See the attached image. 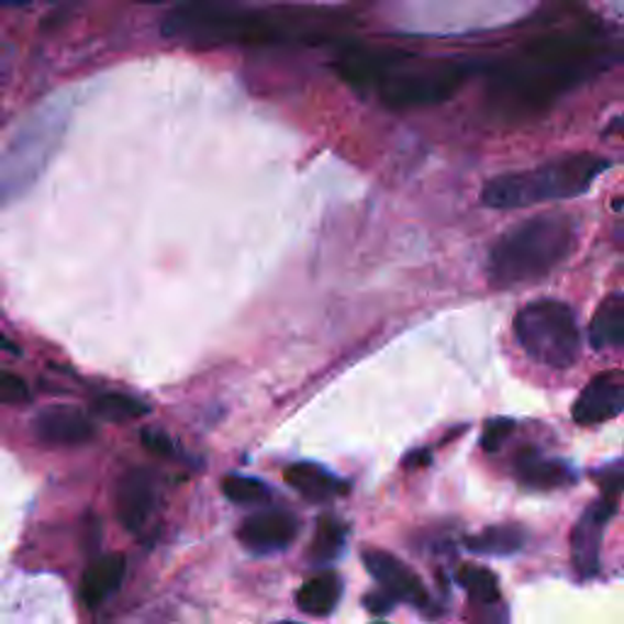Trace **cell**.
<instances>
[{
	"label": "cell",
	"instance_id": "cell-1",
	"mask_svg": "<svg viewBox=\"0 0 624 624\" xmlns=\"http://www.w3.org/2000/svg\"><path fill=\"white\" fill-rule=\"evenodd\" d=\"M603 47L595 30L556 27L534 35L488 69V98L508 115H532L593 76Z\"/></svg>",
	"mask_w": 624,
	"mask_h": 624
},
{
	"label": "cell",
	"instance_id": "cell-2",
	"mask_svg": "<svg viewBox=\"0 0 624 624\" xmlns=\"http://www.w3.org/2000/svg\"><path fill=\"white\" fill-rule=\"evenodd\" d=\"M322 10L261 8L242 0H186L164 20V35L191 47H278L325 32Z\"/></svg>",
	"mask_w": 624,
	"mask_h": 624
},
{
	"label": "cell",
	"instance_id": "cell-3",
	"mask_svg": "<svg viewBox=\"0 0 624 624\" xmlns=\"http://www.w3.org/2000/svg\"><path fill=\"white\" fill-rule=\"evenodd\" d=\"M339 78L359 91H374L393 110L444 103L464 83L466 66L454 59L420 57L400 47L356 42L334 62Z\"/></svg>",
	"mask_w": 624,
	"mask_h": 624
},
{
	"label": "cell",
	"instance_id": "cell-4",
	"mask_svg": "<svg viewBox=\"0 0 624 624\" xmlns=\"http://www.w3.org/2000/svg\"><path fill=\"white\" fill-rule=\"evenodd\" d=\"M578 225L566 213H546L510 227L488 256V278L495 288L539 281L568 259Z\"/></svg>",
	"mask_w": 624,
	"mask_h": 624
},
{
	"label": "cell",
	"instance_id": "cell-5",
	"mask_svg": "<svg viewBox=\"0 0 624 624\" xmlns=\"http://www.w3.org/2000/svg\"><path fill=\"white\" fill-rule=\"evenodd\" d=\"M610 169V161L595 154H573L546 161L527 171L503 174L483 186V205L495 210L532 208L549 200L583 196L595 178Z\"/></svg>",
	"mask_w": 624,
	"mask_h": 624
},
{
	"label": "cell",
	"instance_id": "cell-6",
	"mask_svg": "<svg viewBox=\"0 0 624 624\" xmlns=\"http://www.w3.org/2000/svg\"><path fill=\"white\" fill-rule=\"evenodd\" d=\"M515 337L520 347L549 369H571L581 356V330L571 305L542 298L527 303L515 315Z\"/></svg>",
	"mask_w": 624,
	"mask_h": 624
},
{
	"label": "cell",
	"instance_id": "cell-7",
	"mask_svg": "<svg viewBox=\"0 0 624 624\" xmlns=\"http://www.w3.org/2000/svg\"><path fill=\"white\" fill-rule=\"evenodd\" d=\"M620 498L600 495L595 503H590L581 520L571 532V564L581 581L595 578L600 573V551H603V537L608 522L617 515Z\"/></svg>",
	"mask_w": 624,
	"mask_h": 624
},
{
	"label": "cell",
	"instance_id": "cell-8",
	"mask_svg": "<svg viewBox=\"0 0 624 624\" xmlns=\"http://www.w3.org/2000/svg\"><path fill=\"white\" fill-rule=\"evenodd\" d=\"M364 566L369 571L378 586H381L386 593L393 595L398 603H408L417 610H432V598L427 593L425 583L420 581V576L415 571L395 559L393 554L381 551V549H371L364 551Z\"/></svg>",
	"mask_w": 624,
	"mask_h": 624
},
{
	"label": "cell",
	"instance_id": "cell-9",
	"mask_svg": "<svg viewBox=\"0 0 624 624\" xmlns=\"http://www.w3.org/2000/svg\"><path fill=\"white\" fill-rule=\"evenodd\" d=\"M624 412V371L610 369L590 378L573 403V420L590 427L617 417Z\"/></svg>",
	"mask_w": 624,
	"mask_h": 624
},
{
	"label": "cell",
	"instance_id": "cell-10",
	"mask_svg": "<svg viewBox=\"0 0 624 624\" xmlns=\"http://www.w3.org/2000/svg\"><path fill=\"white\" fill-rule=\"evenodd\" d=\"M298 520L286 510H261L247 517L237 530V539L244 549L256 556L283 551L298 537Z\"/></svg>",
	"mask_w": 624,
	"mask_h": 624
},
{
	"label": "cell",
	"instance_id": "cell-11",
	"mask_svg": "<svg viewBox=\"0 0 624 624\" xmlns=\"http://www.w3.org/2000/svg\"><path fill=\"white\" fill-rule=\"evenodd\" d=\"M32 432L44 447H81L96 437V425L78 408L49 405L32 420Z\"/></svg>",
	"mask_w": 624,
	"mask_h": 624
},
{
	"label": "cell",
	"instance_id": "cell-12",
	"mask_svg": "<svg viewBox=\"0 0 624 624\" xmlns=\"http://www.w3.org/2000/svg\"><path fill=\"white\" fill-rule=\"evenodd\" d=\"M156 508V481L144 468H132L118 481L115 510L120 525L127 532H140Z\"/></svg>",
	"mask_w": 624,
	"mask_h": 624
},
{
	"label": "cell",
	"instance_id": "cell-13",
	"mask_svg": "<svg viewBox=\"0 0 624 624\" xmlns=\"http://www.w3.org/2000/svg\"><path fill=\"white\" fill-rule=\"evenodd\" d=\"M515 473L522 486L551 490V488H566L576 481V471L571 464L561 459H549L537 449H525L517 454L515 459Z\"/></svg>",
	"mask_w": 624,
	"mask_h": 624
},
{
	"label": "cell",
	"instance_id": "cell-14",
	"mask_svg": "<svg viewBox=\"0 0 624 624\" xmlns=\"http://www.w3.org/2000/svg\"><path fill=\"white\" fill-rule=\"evenodd\" d=\"M125 571H127V561L122 554H108L96 559L86 568V573L81 578L83 605L86 608L103 605L110 595L118 593L122 578H125Z\"/></svg>",
	"mask_w": 624,
	"mask_h": 624
},
{
	"label": "cell",
	"instance_id": "cell-15",
	"mask_svg": "<svg viewBox=\"0 0 624 624\" xmlns=\"http://www.w3.org/2000/svg\"><path fill=\"white\" fill-rule=\"evenodd\" d=\"M286 483L296 488L310 503H330V500L347 493V483L339 481L322 466L315 464H293L286 468Z\"/></svg>",
	"mask_w": 624,
	"mask_h": 624
},
{
	"label": "cell",
	"instance_id": "cell-16",
	"mask_svg": "<svg viewBox=\"0 0 624 624\" xmlns=\"http://www.w3.org/2000/svg\"><path fill=\"white\" fill-rule=\"evenodd\" d=\"M590 344L595 349H624V293H612L600 303L590 322Z\"/></svg>",
	"mask_w": 624,
	"mask_h": 624
},
{
	"label": "cell",
	"instance_id": "cell-17",
	"mask_svg": "<svg viewBox=\"0 0 624 624\" xmlns=\"http://www.w3.org/2000/svg\"><path fill=\"white\" fill-rule=\"evenodd\" d=\"M342 595V581L334 573L325 571L320 576H312L298 588L296 605L300 612L312 617H325L337 608Z\"/></svg>",
	"mask_w": 624,
	"mask_h": 624
},
{
	"label": "cell",
	"instance_id": "cell-18",
	"mask_svg": "<svg viewBox=\"0 0 624 624\" xmlns=\"http://www.w3.org/2000/svg\"><path fill=\"white\" fill-rule=\"evenodd\" d=\"M527 542V534L515 525H495L483 532L466 537L464 544L468 551L481 554V556H510L517 554Z\"/></svg>",
	"mask_w": 624,
	"mask_h": 624
},
{
	"label": "cell",
	"instance_id": "cell-19",
	"mask_svg": "<svg viewBox=\"0 0 624 624\" xmlns=\"http://www.w3.org/2000/svg\"><path fill=\"white\" fill-rule=\"evenodd\" d=\"M344 542H347V527L334 517H322L317 522L315 539H312L310 546V559L317 566L332 564L342 554Z\"/></svg>",
	"mask_w": 624,
	"mask_h": 624
},
{
	"label": "cell",
	"instance_id": "cell-20",
	"mask_svg": "<svg viewBox=\"0 0 624 624\" xmlns=\"http://www.w3.org/2000/svg\"><path fill=\"white\" fill-rule=\"evenodd\" d=\"M93 415L105 422H132L140 420L149 412L142 400L125 395V393H103L91 403Z\"/></svg>",
	"mask_w": 624,
	"mask_h": 624
},
{
	"label": "cell",
	"instance_id": "cell-21",
	"mask_svg": "<svg viewBox=\"0 0 624 624\" xmlns=\"http://www.w3.org/2000/svg\"><path fill=\"white\" fill-rule=\"evenodd\" d=\"M220 488H222V495H225L234 505L256 508V505L269 503V498H271L269 486L261 483L259 478H252V476H237V473L225 476V478H222Z\"/></svg>",
	"mask_w": 624,
	"mask_h": 624
},
{
	"label": "cell",
	"instance_id": "cell-22",
	"mask_svg": "<svg viewBox=\"0 0 624 624\" xmlns=\"http://www.w3.org/2000/svg\"><path fill=\"white\" fill-rule=\"evenodd\" d=\"M456 581L464 586V590L471 600L481 605H495L500 600V588L498 578L481 566H461L459 573H456Z\"/></svg>",
	"mask_w": 624,
	"mask_h": 624
},
{
	"label": "cell",
	"instance_id": "cell-23",
	"mask_svg": "<svg viewBox=\"0 0 624 624\" xmlns=\"http://www.w3.org/2000/svg\"><path fill=\"white\" fill-rule=\"evenodd\" d=\"M593 481L600 486V493H603V495L622 498V493H624V459L598 468V471H593Z\"/></svg>",
	"mask_w": 624,
	"mask_h": 624
},
{
	"label": "cell",
	"instance_id": "cell-24",
	"mask_svg": "<svg viewBox=\"0 0 624 624\" xmlns=\"http://www.w3.org/2000/svg\"><path fill=\"white\" fill-rule=\"evenodd\" d=\"M512 427H515V422L508 420V417H495V420H490L486 422V430H483V449L486 452H498L500 447H503L505 439L512 434Z\"/></svg>",
	"mask_w": 624,
	"mask_h": 624
},
{
	"label": "cell",
	"instance_id": "cell-25",
	"mask_svg": "<svg viewBox=\"0 0 624 624\" xmlns=\"http://www.w3.org/2000/svg\"><path fill=\"white\" fill-rule=\"evenodd\" d=\"M0 398H3L5 405H20V403H27L30 400V390L27 383L22 381L20 376L5 371L0 376Z\"/></svg>",
	"mask_w": 624,
	"mask_h": 624
},
{
	"label": "cell",
	"instance_id": "cell-26",
	"mask_svg": "<svg viewBox=\"0 0 624 624\" xmlns=\"http://www.w3.org/2000/svg\"><path fill=\"white\" fill-rule=\"evenodd\" d=\"M142 442H144V447H147L154 454L176 456V444L159 430H144L142 432Z\"/></svg>",
	"mask_w": 624,
	"mask_h": 624
},
{
	"label": "cell",
	"instance_id": "cell-27",
	"mask_svg": "<svg viewBox=\"0 0 624 624\" xmlns=\"http://www.w3.org/2000/svg\"><path fill=\"white\" fill-rule=\"evenodd\" d=\"M395 603H398V600L390 593H386L383 588H381V593H374L369 598H364L366 610L374 612V615H388V612L395 608Z\"/></svg>",
	"mask_w": 624,
	"mask_h": 624
},
{
	"label": "cell",
	"instance_id": "cell-28",
	"mask_svg": "<svg viewBox=\"0 0 624 624\" xmlns=\"http://www.w3.org/2000/svg\"><path fill=\"white\" fill-rule=\"evenodd\" d=\"M610 132H617V135H624V118L612 120V125L608 127V135H610Z\"/></svg>",
	"mask_w": 624,
	"mask_h": 624
},
{
	"label": "cell",
	"instance_id": "cell-29",
	"mask_svg": "<svg viewBox=\"0 0 624 624\" xmlns=\"http://www.w3.org/2000/svg\"><path fill=\"white\" fill-rule=\"evenodd\" d=\"M149 3H166V0H149Z\"/></svg>",
	"mask_w": 624,
	"mask_h": 624
}]
</instances>
